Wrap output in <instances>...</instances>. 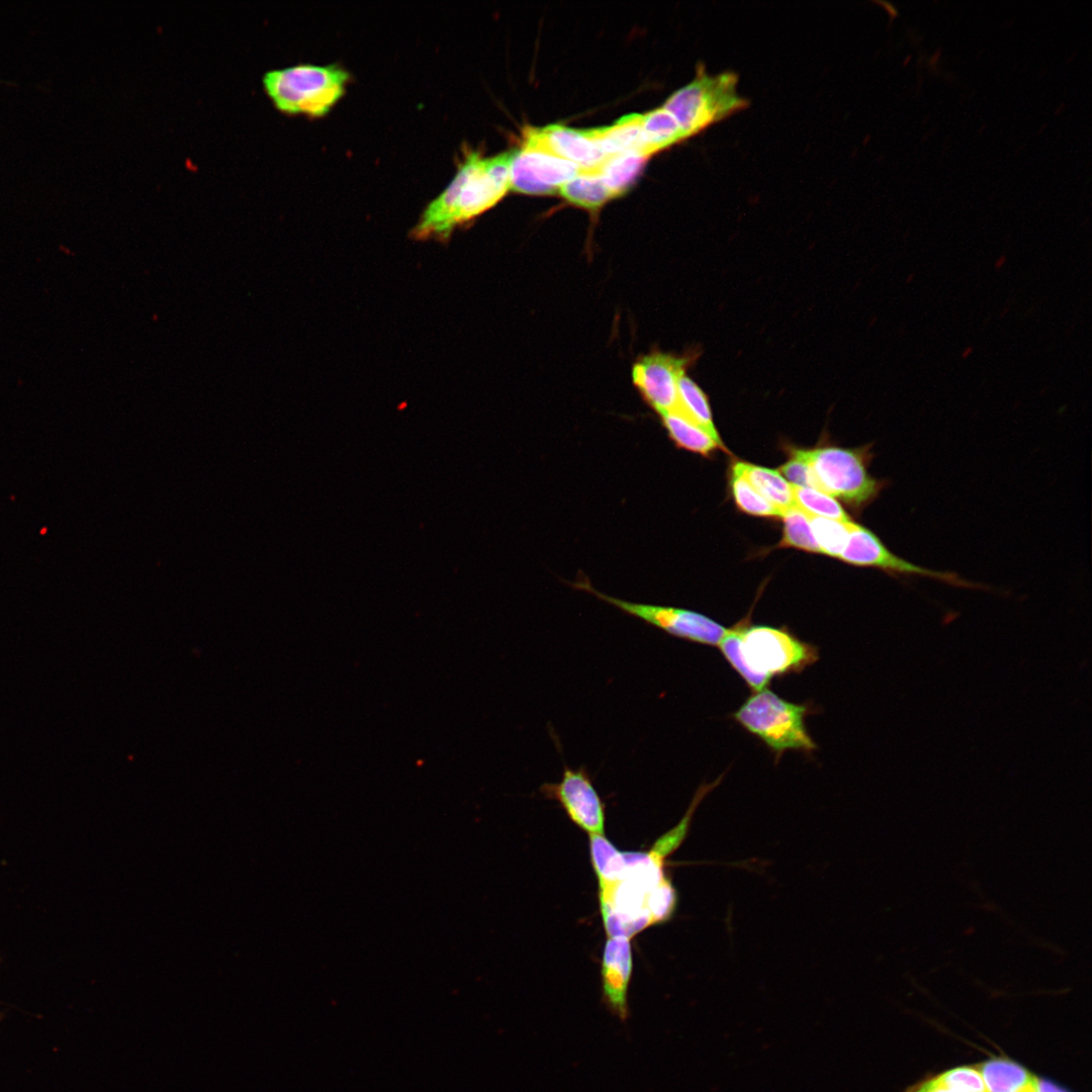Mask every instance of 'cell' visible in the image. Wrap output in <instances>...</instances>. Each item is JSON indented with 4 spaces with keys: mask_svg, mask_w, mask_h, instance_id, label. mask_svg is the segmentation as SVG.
<instances>
[{
    "mask_svg": "<svg viewBox=\"0 0 1092 1092\" xmlns=\"http://www.w3.org/2000/svg\"><path fill=\"white\" fill-rule=\"evenodd\" d=\"M589 853L599 888L611 886L621 880L625 869L624 851L616 848L604 835H590Z\"/></svg>",
    "mask_w": 1092,
    "mask_h": 1092,
    "instance_id": "603a6c76",
    "label": "cell"
},
{
    "mask_svg": "<svg viewBox=\"0 0 1092 1092\" xmlns=\"http://www.w3.org/2000/svg\"><path fill=\"white\" fill-rule=\"evenodd\" d=\"M349 79V72L339 64L305 63L265 72L262 85L279 111L320 117L344 95Z\"/></svg>",
    "mask_w": 1092,
    "mask_h": 1092,
    "instance_id": "277c9868",
    "label": "cell"
},
{
    "mask_svg": "<svg viewBox=\"0 0 1092 1092\" xmlns=\"http://www.w3.org/2000/svg\"><path fill=\"white\" fill-rule=\"evenodd\" d=\"M511 154L484 157L465 151L455 176L425 207L411 237L446 242L457 228L494 206L510 190Z\"/></svg>",
    "mask_w": 1092,
    "mask_h": 1092,
    "instance_id": "6da1fadb",
    "label": "cell"
},
{
    "mask_svg": "<svg viewBox=\"0 0 1092 1092\" xmlns=\"http://www.w3.org/2000/svg\"><path fill=\"white\" fill-rule=\"evenodd\" d=\"M792 486L796 508L807 515L839 522L851 521L840 504L828 493L808 487Z\"/></svg>",
    "mask_w": 1092,
    "mask_h": 1092,
    "instance_id": "484cf974",
    "label": "cell"
},
{
    "mask_svg": "<svg viewBox=\"0 0 1092 1092\" xmlns=\"http://www.w3.org/2000/svg\"><path fill=\"white\" fill-rule=\"evenodd\" d=\"M779 472L784 475L786 480L789 483L791 482L794 486L808 487L820 490V486L815 478L811 467L800 455L798 449L792 450L791 458L780 467Z\"/></svg>",
    "mask_w": 1092,
    "mask_h": 1092,
    "instance_id": "f1b7e54d",
    "label": "cell"
},
{
    "mask_svg": "<svg viewBox=\"0 0 1092 1092\" xmlns=\"http://www.w3.org/2000/svg\"><path fill=\"white\" fill-rule=\"evenodd\" d=\"M511 153L510 189L515 192L552 194L582 171L572 162L525 143Z\"/></svg>",
    "mask_w": 1092,
    "mask_h": 1092,
    "instance_id": "30bf717a",
    "label": "cell"
},
{
    "mask_svg": "<svg viewBox=\"0 0 1092 1092\" xmlns=\"http://www.w3.org/2000/svg\"><path fill=\"white\" fill-rule=\"evenodd\" d=\"M737 463L746 479L757 492L783 514L796 507L793 486L779 470L741 461H737Z\"/></svg>",
    "mask_w": 1092,
    "mask_h": 1092,
    "instance_id": "ac0fdd59",
    "label": "cell"
},
{
    "mask_svg": "<svg viewBox=\"0 0 1092 1092\" xmlns=\"http://www.w3.org/2000/svg\"><path fill=\"white\" fill-rule=\"evenodd\" d=\"M524 143L572 162L583 171L597 169L607 158L587 129H573L561 124L527 128Z\"/></svg>",
    "mask_w": 1092,
    "mask_h": 1092,
    "instance_id": "7c38bea8",
    "label": "cell"
},
{
    "mask_svg": "<svg viewBox=\"0 0 1092 1092\" xmlns=\"http://www.w3.org/2000/svg\"><path fill=\"white\" fill-rule=\"evenodd\" d=\"M988 1092H1036L1037 1077L1006 1058H994L976 1068Z\"/></svg>",
    "mask_w": 1092,
    "mask_h": 1092,
    "instance_id": "9a60e30c",
    "label": "cell"
},
{
    "mask_svg": "<svg viewBox=\"0 0 1092 1092\" xmlns=\"http://www.w3.org/2000/svg\"><path fill=\"white\" fill-rule=\"evenodd\" d=\"M811 467L820 490L841 499L850 508L861 511L873 503L887 485L869 473L872 458L870 447L846 449L821 446L798 449Z\"/></svg>",
    "mask_w": 1092,
    "mask_h": 1092,
    "instance_id": "5b68a950",
    "label": "cell"
},
{
    "mask_svg": "<svg viewBox=\"0 0 1092 1092\" xmlns=\"http://www.w3.org/2000/svg\"><path fill=\"white\" fill-rule=\"evenodd\" d=\"M660 418L668 436L677 447L703 456H708L717 449L723 450L705 431L678 413L670 411L660 415Z\"/></svg>",
    "mask_w": 1092,
    "mask_h": 1092,
    "instance_id": "ffe728a7",
    "label": "cell"
},
{
    "mask_svg": "<svg viewBox=\"0 0 1092 1092\" xmlns=\"http://www.w3.org/2000/svg\"><path fill=\"white\" fill-rule=\"evenodd\" d=\"M697 356L696 352L674 355L653 351L634 363L633 383L659 416L675 407L678 380Z\"/></svg>",
    "mask_w": 1092,
    "mask_h": 1092,
    "instance_id": "8fae6325",
    "label": "cell"
},
{
    "mask_svg": "<svg viewBox=\"0 0 1092 1092\" xmlns=\"http://www.w3.org/2000/svg\"><path fill=\"white\" fill-rule=\"evenodd\" d=\"M719 650L752 693L769 688L774 677L800 673L819 660L816 645L787 627L748 624L726 629Z\"/></svg>",
    "mask_w": 1092,
    "mask_h": 1092,
    "instance_id": "7a4b0ae2",
    "label": "cell"
},
{
    "mask_svg": "<svg viewBox=\"0 0 1092 1092\" xmlns=\"http://www.w3.org/2000/svg\"><path fill=\"white\" fill-rule=\"evenodd\" d=\"M672 411L678 413L685 419L701 428L714 439L725 452L728 451L714 424L708 396L699 384L686 373L678 380L676 404Z\"/></svg>",
    "mask_w": 1092,
    "mask_h": 1092,
    "instance_id": "2e32d148",
    "label": "cell"
},
{
    "mask_svg": "<svg viewBox=\"0 0 1092 1092\" xmlns=\"http://www.w3.org/2000/svg\"><path fill=\"white\" fill-rule=\"evenodd\" d=\"M813 713L811 705L790 702L767 688L752 693L730 717L779 762L789 750L810 754L818 748L806 726V718Z\"/></svg>",
    "mask_w": 1092,
    "mask_h": 1092,
    "instance_id": "3957f363",
    "label": "cell"
},
{
    "mask_svg": "<svg viewBox=\"0 0 1092 1092\" xmlns=\"http://www.w3.org/2000/svg\"><path fill=\"white\" fill-rule=\"evenodd\" d=\"M807 516L820 553L839 558L847 543L853 522H839L811 515Z\"/></svg>",
    "mask_w": 1092,
    "mask_h": 1092,
    "instance_id": "d4e9b609",
    "label": "cell"
},
{
    "mask_svg": "<svg viewBox=\"0 0 1092 1092\" xmlns=\"http://www.w3.org/2000/svg\"><path fill=\"white\" fill-rule=\"evenodd\" d=\"M905 1092H988L976 1068L958 1067L927 1077Z\"/></svg>",
    "mask_w": 1092,
    "mask_h": 1092,
    "instance_id": "d6986e66",
    "label": "cell"
},
{
    "mask_svg": "<svg viewBox=\"0 0 1092 1092\" xmlns=\"http://www.w3.org/2000/svg\"><path fill=\"white\" fill-rule=\"evenodd\" d=\"M730 489L737 508L751 516L782 517L783 513L761 496L746 479L737 462L730 470Z\"/></svg>",
    "mask_w": 1092,
    "mask_h": 1092,
    "instance_id": "cb8c5ba5",
    "label": "cell"
},
{
    "mask_svg": "<svg viewBox=\"0 0 1092 1092\" xmlns=\"http://www.w3.org/2000/svg\"><path fill=\"white\" fill-rule=\"evenodd\" d=\"M913 278H914V274H913V273H911V274L909 275V277H908V278L906 279V282H907V283H910V282H911V280H912Z\"/></svg>",
    "mask_w": 1092,
    "mask_h": 1092,
    "instance_id": "d6a6232c",
    "label": "cell"
},
{
    "mask_svg": "<svg viewBox=\"0 0 1092 1092\" xmlns=\"http://www.w3.org/2000/svg\"><path fill=\"white\" fill-rule=\"evenodd\" d=\"M541 794L558 802L567 817L589 835H604L606 807L584 766L564 765L561 780L545 783Z\"/></svg>",
    "mask_w": 1092,
    "mask_h": 1092,
    "instance_id": "9c48e42d",
    "label": "cell"
},
{
    "mask_svg": "<svg viewBox=\"0 0 1092 1092\" xmlns=\"http://www.w3.org/2000/svg\"><path fill=\"white\" fill-rule=\"evenodd\" d=\"M632 947L629 938L609 937L602 966V991L608 1009L621 1020L628 1018V988L632 976Z\"/></svg>",
    "mask_w": 1092,
    "mask_h": 1092,
    "instance_id": "4fadbf2b",
    "label": "cell"
},
{
    "mask_svg": "<svg viewBox=\"0 0 1092 1092\" xmlns=\"http://www.w3.org/2000/svg\"><path fill=\"white\" fill-rule=\"evenodd\" d=\"M973 350H974L973 346L966 347L964 349V351L962 352V354H961L962 359L969 358L971 356V354L973 353Z\"/></svg>",
    "mask_w": 1092,
    "mask_h": 1092,
    "instance_id": "1f68e13d",
    "label": "cell"
},
{
    "mask_svg": "<svg viewBox=\"0 0 1092 1092\" xmlns=\"http://www.w3.org/2000/svg\"><path fill=\"white\" fill-rule=\"evenodd\" d=\"M1006 262H1007V257H1006V255H1005V254H1002V255H1000V256H999V257H998V258L996 259V261L994 262V268H995V270H997V271L1001 270V269L1003 268V266H1004V265L1006 264Z\"/></svg>",
    "mask_w": 1092,
    "mask_h": 1092,
    "instance_id": "4dcf8cb0",
    "label": "cell"
},
{
    "mask_svg": "<svg viewBox=\"0 0 1092 1092\" xmlns=\"http://www.w3.org/2000/svg\"><path fill=\"white\" fill-rule=\"evenodd\" d=\"M570 203L586 209H598L613 198L596 170L580 171L559 188Z\"/></svg>",
    "mask_w": 1092,
    "mask_h": 1092,
    "instance_id": "44dd1931",
    "label": "cell"
},
{
    "mask_svg": "<svg viewBox=\"0 0 1092 1092\" xmlns=\"http://www.w3.org/2000/svg\"><path fill=\"white\" fill-rule=\"evenodd\" d=\"M642 129L650 155L686 139L675 118L663 106L642 114Z\"/></svg>",
    "mask_w": 1092,
    "mask_h": 1092,
    "instance_id": "7402d4cb",
    "label": "cell"
},
{
    "mask_svg": "<svg viewBox=\"0 0 1092 1092\" xmlns=\"http://www.w3.org/2000/svg\"><path fill=\"white\" fill-rule=\"evenodd\" d=\"M587 131L606 157L628 151H643L649 154L643 135L642 114H628L612 125Z\"/></svg>",
    "mask_w": 1092,
    "mask_h": 1092,
    "instance_id": "5bb4252c",
    "label": "cell"
},
{
    "mask_svg": "<svg viewBox=\"0 0 1092 1092\" xmlns=\"http://www.w3.org/2000/svg\"><path fill=\"white\" fill-rule=\"evenodd\" d=\"M737 83L734 73L709 75L701 66L696 78L673 92L662 106L688 139L747 106V100L737 92Z\"/></svg>",
    "mask_w": 1092,
    "mask_h": 1092,
    "instance_id": "8992f818",
    "label": "cell"
},
{
    "mask_svg": "<svg viewBox=\"0 0 1092 1092\" xmlns=\"http://www.w3.org/2000/svg\"><path fill=\"white\" fill-rule=\"evenodd\" d=\"M839 558L851 565L874 567L896 576H922L961 587H979L952 572L937 571L913 564L895 555L869 529L853 523Z\"/></svg>",
    "mask_w": 1092,
    "mask_h": 1092,
    "instance_id": "ba28073f",
    "label": "cell"
},
{
    "mask_svg": "<svg viewBox=\"0 0 1092 1092\" xmlns=\"http://www.w3.org/2000/svg\"><path fill=\"white\" fill-rule=\"evenodd\" d=\"M650 155L643 151H628L609 156L595 169L613 197L624 194L635 182Z\"/></svg>",
    "mask_w": 1092,
    "mask_h": 1092,
    "instance_id": "e0dca14e",
    "label": "cell"
},
{
    "mask_svg": "<svg viewBox=\"0 0 1092 1092\" xmlns=\"http://www.w3.org/2000/svg\"><path fill=\"white\" fill-rule=\"evenodd\" d=\"M782 519L784 521L783 538L780 547H791L807 552L820 553L812 533L808 516L798 508L786 511Z\"/></svg>",
    "mask_w": 1092,
    "mask_h": 1092,
    "instance_id": "4316f807",
    "label": "cell"
},
{
    "mask_svg": "<svg viewBox=\"0 0 1092 1092\" xmlns=\"http://www.w3.org/2000/svg\"><path fill=\"white\" fill-rule=\"evenodd\" d=\"M1036 1092H1069L1063 1087L1046 1079L1037 1078Z\"/></svg>",
    "mask_w": 1092,
    "mask_h": 1092,
    "instance_id": "f546056e",
    "label": "cell"
},
{
    "mask_svg": "<svg viewBox=\"0 0 1092 1092\" xmlns=\"http://www.w3.org/2000/svg\"><path fill=\"white\" fill-rule=\"evenodd\" d=\"M573 586L671 636L693 643L716 646L726 631L718 622L692 610L623 601L599 592L586 579L576 581Z\"/></svg>",
    "mask_w": 1092,
    "mask_h": 1092,
    "instance_id": "52a82bcc",
    "label": "cell"
},
{
    "mask_svg": "<svg viewBox=\"0 0 1092 1092\" xmlns=\"http://www.w3.org/2000/svg\"><path fill=\"white\" fill-rule=\"evenodd\" d=\"M676 902V892L669 878L652 889L646 902L652 925L668 920L674 912Z\"/></svg>",
    "mask_w": 1092,
    "mask_h": 1092,
    "instance_id": "83f0119b",
    "label": "cell"
}]
</instances>
